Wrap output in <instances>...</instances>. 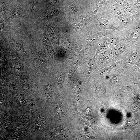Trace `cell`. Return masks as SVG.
Listing matches in <instances>:
<instances>
[{"label": "cell", "mask_w": 140, "mask_h": 140, "mask_svg": "<svg viewBox=\"0 0 140 140\" xmlns=\"http://www.w3.org/2000/svg\"><path fill=\"white\" fill-rule=\"evenodd\" d=\"M100 16L94 23L97 31L104 32L106 30H110L121 32L125 31L126 29L121 23L108 10L102 12Z\"/></svg>", "instance_id": "obj_1"}, {"label": "cell", "mask_w": 140, "mask_h": 140, "mask_svg": "<svg viewBox=\"0 0 140 140\" xmlns=\"http://www.w3.org/2000/svg\"><path fill=\"white\" fill-rule=\"evenodd\" d=\"M23 10L21 5L16 6L13 9L10 17L11 19H12L17 18L20 16Z\"/></svg>", "instance_id": "obj_16"}, {"label": "cell", "mask_w": 140, "mask_h": 140, "mask_svg": "<svg viewBox=\"0 0 140 140\" xmlns=\"http://www.w3.org/2000/svg\"><path fill=\"white\" fill-rule=\"evenodd\" d=\"M14 70L15 74L17 77H22L24 74L23 66L18 60L15 59L13 61Z\"/></svg>", "instance_id": "obj_11"}, {"label": "cell", "mask_w": 140, "mask_h": 140, "mask_svg": "<svg viewBox=\"0 0 140 140\" xmlns=\"http://www.w3.org/2000/svg\"><path fill=\"white\" fill-rule=\"evenodd\" d=\"M15 86L13 84H11L10 86V90L11 92L13 93L15 90Z\"/></svg>", "instance_id": "obj_23"}, {"label": "cell", "mask_w": 140, "mask_h": 140, "mask_svg": "<svg viewBox=\"0 0 140 140\" xmlns=\"http://www.w3.org/2000/svg\"><path fill=\"white\" fill-rule=\"evenodd\" d=\"M39 0H29V5L32 10L34 9L37 6Z\"/></svg>", "instance_id": "obj_21"}, {"label": "cell", "mask_w": 140, "mask_h": 140, "mask_svg": "<svg viewBox=\"0 0 140 140\" xmlns=\"http://www.w3.org/2000/svg\"><path fill=\"white\" fill-rule=\"evenodd\" d=\"M127 36L132 41L136 43L140 41V21L136 26L126 29Z\"/></svg>", "instance_id": "obj_8"}, {"label": "cell", "mask_w": 140, "mask_h": 140, "mask_svg": "<svg viewBox=\"0 0 140 140\" xmlns=\"http://www.w3.org/2000/svg\"><path fill=\"white\" fill-rule=\"evenodd\" d=\"M139 70H140V54L138 60L127 73L131 80L135 74Z\"/></svg>", "instance_id": "obj_14"}, {"label": "cell", "mask_w": 140, "mask_h": 140, "mask_svg": "<svg viewBox=\"0 0 140 140\" xmlns=\"http://www.w3.org/2000/svg\"><path fill=\"white\" fill-rule=\"evenodd\" d=\"M47 30L52 39L54 41L57 40L59 36V31L57 27L55 25H47Z\"/></svg>", "instance_id": "obj_10"}, {"label": "cell", "mask_w": 140, "mask_h": 140, "mask_svg": "<svg viewBox=\"0 0 140 140\" xmlns=\"http://www.w3.org/2000/svg\"><path fill=\"white\" fill-rule=\"evenodd\" d=\"M43 52L41 50H38L36 52V58L37 60L41 66L43 65L45 62V58Z\"/></svg>", "instance_id": "obj_18"}, {"label": "cell", "mask_w": 140, "mask_h": 140, "mask_svg": "<svg viewBox=\"0 0 140 140\" xmlns=\"http://www.w3.org/2000/svg\"><path fill=\"white\" fill-rule=\"evenodd\" d=\"M57 79L60 83H61L63 81V75L62 73H59L57 76Z\"/></svg>", "instance_id": "obj_22"}, {"label": "cell", "mask_w": 140, "mask_h": 140, "mask_svg": "<svg viewBox=\"0 0 140 140\" xmlns=\"http://www.w3.org/2000/svg\"><path fill=\"white\" fill-rule=\"evenodd\" d=\"M131 81L137 83L140 89V70L135 74L131 79Z\"/></svg>", "instance_id": "obj_20"}, {"label": "cell", "mask_w": 140, "mask_h": 140, "mask_svg": "<svg viewBox=\"0 0 140 140\" xmlns=\"http://www.w3.org/2000/svg\"><path fill=\"white\" fill-rule=\"evenodd\" d=\"M113 0L119 8L122 11L130 17L135 22L134 18V4H130L127 0Z\"/></svg>", "instance_id": "obj_7"}, {"label": "cell", "mask_w": 140, "mask_h": 140, "mask_svg": "<svg viewBox=\"0 0 140 140\" xmlns=\"http://www.w3.org/2000/svg\"><path fill=\"white\" fill-rule=\"evenodd\" d=\"M120 60H119L111 65L100 69L96 71L98 77H102L110 72L113 70L119 68Z\"/></svg>", "instance_id": "obj_9"}, {"label": "cell", "mask_w": 140, "mask_h": 140, "mask_svg": "<svg viewBox=\"0 0 140 140\" xmlns=\"http://www.w3.org/2000/svg\"><path fill=\"white\" fill-rule=\"evenodd\" d=\"M94 90L98 93L104 94H107L109 91L105 86L98 84L95 85L93 86Z\"/></svg>", "instance_id": "obj_17"}, {"label": "cell", "mask_w": 140, "mask_h": 140, "mask_svg": "<svg viewBox=\"0 0 140 140\" xmlns=\"http://www.w3.org/2000/svg\"><path fill=\"white\" fill-rule=\"evenodd\" d=\"M40 33V39L45 48L48 52H52L53 51L52 48L46 34L43 31H41Z\"/></svg>", "instance_id": "obj_12"}, {"label": "cell", "mask_w": 140, "mask_h": 140, "mask_svg": "<svg viewBox=\"0 0 140 140\" xmlns=\"http://www.w3.org/2000/svg\"><path fill=\"white\" fill-rule=\"evenodd\" d=\"M98 59V65L101 68L111 65L113 60L112 50L109 48L102 52Z\"/></svg>", "instance_id": "obj_6"}, {"label": "cell", "mask_w": 140, "mask_h": 140, "mask_svg": "<svg viewBox=\"0 0 140 140\" xmlns=\"http://www.w3.org/2000/svg\"><path fill=\"white\" fill-rule=\"evenodd\" d=\"M59 13V12L58 10H52L44 14L42 17L44 18L53 17L57 16Z\"/></svg>", "instance_id": "obj_19"}, {"label": "cell", "mask_w": 140, "mask_h": 140, "mask_svg": "<svg viewBox=\"0 0 140 140\" xmlns=\"http://www.w3.org/2000/svg\"><path fill=\"white\" fill-rule=\"evenodd\" d=\"M108 11L121 23L126 29H128L134 26V21L130 17L118 7L113 0L111 2Z\"/></svg>", "instance_id": "obj_5"}, {"label": "cell", "mask_w": 140, "mask_h": 140, "mask_svg": "<svg viewBox=\"0 0 140 140\" xmlns=\"http://www.w3.org/2000/svg\"><path fill=\"white\" fill-rule=\"evenodd\" d=\"M11 42L14 48L18 52H24V48L22 44L14 38H11Z\"/></svg>", "instance_id": "obj_15"}, {"label": "cell", "mask_w": 140, "mask_h": 140, "mask_svg": "<svg viewBox=\"0 0 140 140\" xmlns=\"http://www.w3.org/2000/svg\"><path fill=\"white\" fill-rule=\"evenodd\" d=\"M101 78L111 87L117 88L123 86L125 82H131L127 73L118 68Z\"/></svg>", "instance_id": "obj_3"}, {"label": "cell", "mask_w": 140, "mask_h": 140, "mask_svg": "<svg viewBox=\"0 0 140 140\" xmlns=\"http://www.w3.org/2000/svg\"><path fill=\"white\" fill-rule=\"evenodd\" d=\"M140 54V41L136 43L120 59L119 68L127 73L139 59Z\"/></svg>", "instance_id": "obj_2"}, {"label": "cell", "mask_w": 140, "mask_h": 140, "mask_svg": "<svg viewBox=\"0 0 140 140\" xmlns=\"http://www.w3.org/2000/svg\"><path fill=\"white\" fill-rule=\"evenodd\" d=\"M136 43L131 40L125 34L112 46L113 64L119 60L121 57L131 48Z\"/></svg>", "instance_id": "obj_4"}, {"label": "cell", "mask_w": 140, "mask_h": 140, "mask_svg": "<svg viewBox=\"0 0 140 140\" xmlns=\"http://www.w3.org/2000/svg\"><path fill=\"white\" fill-rule=\"evenodd\" d=\"M134 18L135 22L140 21V0H134Z\"/></svg>", "instance_id": "obj_13"}]
</instances>
